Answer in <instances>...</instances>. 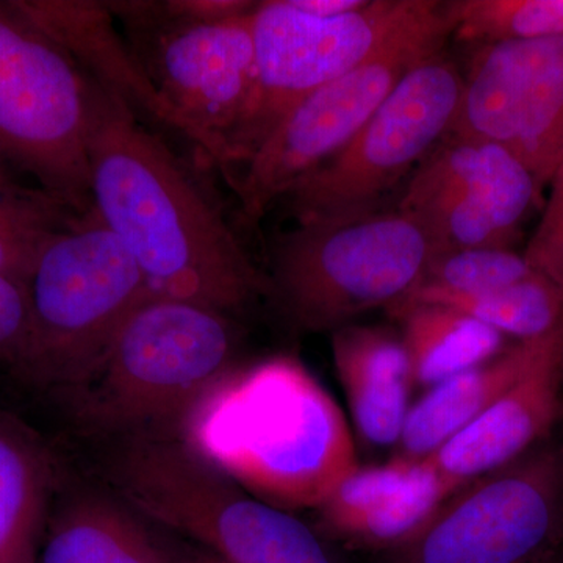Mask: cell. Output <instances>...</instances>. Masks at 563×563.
<instances>
[{
  "label": "cell",
  "instance_id": "obj_1",
  "mask_svg": "<svg viewBox=\"0 0 563 563\" xmlns=\"http://www.w3.org/2000/svg\"><path fill=\"white\" fill-rule=\"evenodd\" d=\"M90 84L91 207L131 252L152 295L231 317L268 296L266 274L190 162Z\"/></svg>",
  "mask_w": 563,
  "mask_h": 563
},
{
  "label": "cell",
  "instance_id": "obj_2",
  "mask_svg": "<svg viewBox=\"0 0 563 563\" xmlns=\"http://www.w3.org/2000/svg\"><path fill=\"white\" fill-rule=\"evenodd\" d=\"M179 439L284 510L320 509L358 466L335 399L291 355L233 366L192 407Z\"/></svg>",
  "mask_w": 563,
  "mask_h": 563
},
{
  "label": "cell",
  "instance_id": "obj_3",
  "mask_svg": "<svg viewBox=\"0 0 563 563\" xmlns=\"http://www.w3.org/2000/svg\"><path fill=\"white\" fill-rule=\"evenodd\" d=\"M236 342L231 314L152 295L62 396L77 418L117 439L179 437L196 402L235 366Z\"/></svg>",
  "mask_w": 563,
  "mask_h": 563
},
{
  "label": "cell",
  "instance_id": "obj_4",
  "mask_svg": "<svg viewBox=\"0 0 563 563\" xmlns=\"http://www.w3.org/2000/svg\"><path fill=\"white\" fill-rule=\"evenodd\" d=\"M103 476L141 517L206 544L225 562L324 563L306 525L255 498L179 437L118 439Z\"/></svg>",
  "mask_w": 563,
  "mask_h": 563
},
{
  "label": "cell",
  "instance_id": "obj_5",
  "mask_svg": "<svg viewBox=\"0 0 563 563\" xmlns=\"http://www.w3.org/2000/svg\"><path fill=\"white\" fill-rule=\"evenodd\" d=\"M27 291L31 331L14 373L57 393L99 365L129 317L152 296L131 252L92 209L41 250Z\"/></svg>",
  "mask_w": 563,
  "mask_h": 563
},
{
  "label": "cell",
  "instance_id": "obj_6",
  "mask_svg": "<svg viewBox=\"0 0 563 563\" xmlns=\"http://www.w3.org/2000/svg\"><path fill=\"white\" fill-rule=\"evenodd\" d=\"M431 257L428 236L399 209L298 222L274 246L268 296L295 328L333 332L401 301Z\"/></svg>",
  "mask_w": 563,
  "mask_h": 563
},
{
  "label": "cell",
  "instance_id": "obj_7",
  "mask_svg": "<svg viewBox=\"0 0 563 563\" xmlns=\"http://www.w3.org/2000/svg\"><path fill=\"white\" fill-rule=\"evenodd\" d=\"M91 84L68 51L0 0V158L77 213L92 209Z\"/></svg>",
  "mask_w": 563,
  "mask_h": 563
},
{
  "label": "cell",
  "instance_id": "obj_8",
  "mask_svg": "<svg viewBox=\"0 0 563 563\" xmlns=\"http://www.w3.org/2000/svg\"><path fill=\"white\" fill-rule=\"evenodd\" d=\"M163 102L179 121L198 166L228 172L232 136L255 88L252 14L184 21L157 2H106Z\"/></svg>",
  "mask_w": 563,
  "mask_h": 563
},
{
  "label": "cell",
  "instance_id": "obj_9",
  "mask_svg": "<svg viewBox=\"0 0 563 563\" xmlns=\"http://www.w3.org/2000/svg\"><path fill=\"white\" fill-rule=\"evenodd\" d=\"M437 5V0H366L362 9L324 18L295 0L258 2L252 14L254 96L229 144L225 177L296 103L372 60Z\"/></svg>",
  "mask_w": 563,
  "mask_h": 563
},
{
  "label": "cell",
  "instance_id": "obj_10",
  "mask_svg": "<svg viewBox=\"0 0 563 563\" xmlns=\"http://www.w3.org/2000/svg\"><path fill=\"white\" fill-rule=\"evenodd\" d=\"M451 38L443 2L372 60L318 88L277 121L229 174L247 221H258L277 199L346 146L396 85Z\"/></svg>",
  "mask_w": 563,
  "mask_h": 563
},
{
  "label": "cell",
  "instance_id": "obj_11",
  "mask_svg": "<svg viewBox=\"0 0 563 563\" xmlns=\"http://www.w3.org/2000/svg\"><path fill=\"white\" fill-rule=\"evenodd\" d=\"M462 90L463 74L444 52L407 73L354 139L288 192L296 220L380 209L384 196L450 135Z\"/></svg>",
  "mask_w": 563,
  "mask_h": 563
},
{
  "label": "cell",
  "instance_id": "obj_12",
  "mask_svg": "<svg viewBox=\"0 0 563 563\" xmlns=\"http://www.w3.org/2000/svg\"><path fill=\"white\" fill-rule=\"evenodd\" d=\"M450 135L499 144L539 187L551 180L563 157V36L483 44Z\"/></svg>",
  "mask_w": 563,
  "mask_h": 563
},
{
  "label": "cell",
  "instance_id": "obj_13",
  "mask_svg": "<svg viewBox=\"0 0 563 563\" xmlns=\"http://www.w3.org/2000/svg\"><path fill=\"white\" fill-rule=\"evenodd\" d=\"M420 533L418 563H532L563 515V457L547 451L473 481Z\"/></svg>",
  "mask_w": 563,
  "mask_h": 563
},
{
  "label": "cell",
  "instance_id": "obj_14",
  "mask_svg": "<svg viewBox=\"0 0 563 563\" xmlns=\"http://www.w3.org/2000/svg\"><path fill=\"white\" fill-rule=\"evenodd\" d=\"M539 185L499 144L448 135L409 177L399 209L450 250L510 242Z\"/></svg>",
  "mask_w": 563,
  "mask_h": 563
},
{
  "label": "cell",
  "instance_id": "obj_15",
  "mask_svg": "<svg viewBox=\"0 0 563 563\" xmlns=\"http://www.w3.org/2000/svg\"><path fill=\"white\" fill-rule=\"evenodd\" d=\"M563 393V314L521 376L472 424L429 455L455 492L521 457L553 428Z\"/></svg>",
  "mask_w": 563,
  "mask_h": 563
},
{
  "label": "cell",
  "instance_id": "obj_16",
  "mask_svg": "<svg viewBox=\"0 0 563 563\" xmlns=\"http://www.w3.org/2000/svg\"><path fill=\"white\" fill-rule=\"evenodd\" d=\"M22 10L69 52L88 79L163 139L191 151L179 121L141 65L106 2L18 0Z\"/></svg>",
  "mask_w": 563,
  "mask_h": 563
},
{
  "label": "cell",
  "instance_id": "obj_17",
  "mask_svg": "<svg viewBox=\"0 0 563 563\" xmlns=\"http://www.w3.org/2000/svg\"><path fill=\"white\" fill-rule=\"evenodd\" d=\"M331 346L358 433L376 446L399 443L413 385L401 336L383 328L347 324L332 332Z\"/></svg>",
  "mask_w": 563,
  "mask_h": 563
},
{
  "label": "cell",
  "instance_id": "obj_18",
  "mask_svg": "<svg viewBox=\"0 0 563 563\" xmlns=\"http://www.w3.org/2000/svg\"><path fill=\"white\" fill-rule=\"evenodd\" d=\"M36 563H177L128 504L111 493H77L49 514Z\"/></svg>",
  "mask_w": 563,
  "mask_h": 563
},
{
  "label": "cell",
  "instance_id": "obj_19",
  "mask_svg": "<svg viewBox=\"0 0 563 563\" xmlns=\"http://www.w3.org/2000/svg\"><path fill=\"white\" fill-rule=\"evenodd\" d=\"M540 336L520 340L490 361L435 385L407 413L399 446L402 457H429L492 406L525 372Z\"/></svg>",
  "mask_w": 563,
  "mask_h": 563
},
{
  "label": "cell",
  "instance_id": "obj_20",
  "mask_svg": "<svg viewBox=\"0 0 563 563\" xmlns=\"http://www.w3.org/2000/svg\"><path fill=\"white\" fill-rule=\"evenodd\" d=\"M52 492L54 465L46 448L0 410V563H36Z\"/></svg>",
  "mask_w": 563,
  "mask_h": 563
},
{
  "label": "cell",
  "instance_id": "obj_21",
  "mask_svg": "<svg viewBox=\"0 0 563 563\" xmlns=\"http://www.w3.org/2000/svg\"><path fill=\"white\" fill-rule=\"evenodd\" d=\"M390 310L402 324L412 383L422 387H435L503 351V333L453 307L410 302Z\"/></svg>",
  "mask_w": 563,
  "mask_h": 563
},
{
  "label": "cell",
  "instance_id": "obj_22",
  "mask_svg": "<svg viewBox=\"0 0 563 563\" xmlns=\"http://www.w3.org/2000/svg\"><path fill=\"white\" fill-rule=\"evenodd\" d=\"M410 302H432L453 307L503 335L510 333L520 340H529L543 335L561 320L563 288L543 274L533 272L523 280L492 291L465 296H421L402 299L395 306Z\"/></svg>",
  "mask_w": 563,
  "mask_h": 563
},
{
  "label": "cell",
  "instance_id": "obj_23",
  "mask_svg": "<svg viewBox=\"0 0 563 563\" xmlns=\"http://www.w3.org/2000/svg\"><path fill=\"white\" fill-rule=\"evenodd\" d=\"M77 217L38 187L0 185V274L27 284L41 250Z\"/></svg>",
  "mask_w": 563,
  "mask_h": 563
},
{
  "label": "cell",
  "instance_id": "obj_24",
  "mask_svg": "<svg viewBox=\"0 0 563 563\" xmlns=\"http://www.w3.org/2000/svg\"><path fill=\"white\" fill-rule=\"evenodd\" d=\"M443 9L451 36L481 46L563 36V0H451Z\"/></svg>",
  "mask_w": 563,
  "mask_h": 563
},
{
  "label": "cell",
  "instance_id": "obj_25",
  "mask_svg": "<svg viewBox=\"0 0 563 563\" xmlns=\"http://www.w3.org/2000/svg\"><path fill=\"white\" fill-rule=\"evenodd\" d=\"M532 273L523 255L504 247L444 252L432 255L420 284L402 299L477 295L523 280Z\"/></svg>",
  "mask_w": 563,
  "mask_h": 563
},
{
  "label": "cell",
  "instance_id": "obj_26",
  "mask_svg": "<svg viewBox=\"0 0 563 563\" xmlns=\"http://www.w3.org/2000/svg\"><path fill=\"white\" fill-rule=\"evenodd\" d=\"M551 181L553 190L547 209L529 240L523 257L532 272L543 274L563 288V157Z\"/></svg>",
  "mask_w": 563,
  "mask_h": 563
},
{
  "label": "cell",
  "instance_id": "obj_27",
  "mask_svg": "<svg viewBox=\"0 0 563 563\" xmlns=\"http://www.w3.org/2000/svg\"><path fill=\"white\" fill-rule=\"evenodd\" d=\"M31 331L27 284L0 274V365L16 372Z\"/></svg>",
  "mask_w": 563,
  "mask_h": 563
},
{
  "label": "cell",
  "instance_id": "obj_28",
  "mask_svg": "<svg viewBox=\"0 0 563 563\" xmlns=\"http://www.w3.org/2000/svg\"><path fill=\"white\" fill-rule=\"evenodd\" d=\"M299 9L317 16H340L362 9L366 0H295Z\"/></svg>",
  "mask_w": 563,
  "mask_h": 563
},
{
  "label": "cell",
  "instance_id": "obj_29",
  "mask_svg": "<svg viewBox=\"0 0 563 563\" xmlns=\"http://www.w3.org/2000/svg\"><path fill=\"white\" fill-rule=\"evenodd\" d=\"M14 173L11 172L10 166L0 158V185L13 184Z\"/></svg>",
  "mask_w": 563,
  "mask_h": 563
},
{
  "label": "cell",
  "instance_id": "obj_30",
  "mask_svg": "<svg viewBox=\"0 0 563 563\" xmlns=\"http://www.w3.org/2000/svg\"><path fill=\"white\" fill-rule=\"evenodd\" d=\"M532 563H558V562L539 561V559H537V561L532 562Z\"/></svg>",
  "mask_w": 563,
  "mask_h": 563
}]
</instances>
